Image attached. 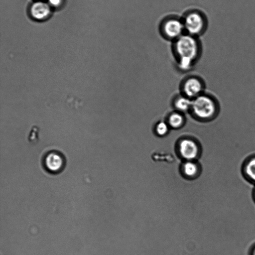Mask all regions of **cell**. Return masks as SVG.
<instances>
[{"label":"cell","mask_w":255,"mask_h":255,"mask_svg":"<svg viewBox=\"0 0 255 255\" xmlns=\"http://www.w3.org/2000/svg\"><path fill=\"white\" fill-rule=\"evenodd\" d=\"M184 29L192 36L203 32L206 26V21L203 14L197 11L188 12L183 20Z\"/></svg>","instance_id":"obj_3"},{"label":"cell","mask_w":255,"mask_h":255,"mask_svg":"<svg viewBox=\"0 0 255 255\" xmlns=\"http://www.w3.org/2000/svg\"><path fill=\"white\" fill-rule=\"evenodd\" d=\"M49 3L53 6H59L62 0H48Z\"/></svg>","instance_id":"obj_15"},{"label":"cell","mask_w":255,"mask_h":255,"mask_svg":"<svg viewBox=\"0 0 255 255\" xmlns=\"http://www.w3.org/2000/svg\"><path fill=\"white\" fill-rule=\"evenodd\" d=\"M203 89V82L195 77L188 78L183 82L182 85L183 95L191 99L202 94Z\"/></svg>","instance_id":"obj_6"},{"label":"cell","mask_w":255,"mask_h":255,"mask_svg":"<svg viewBox=\"0 0 255 255\" xmlns=\"http://www.w3.org/2000/svg\"><path fill=\"white\" fill-rule=\"evenodd\" d=\"M192 100L184 95L176 97L173 102L176 111L183 113L191 110Z\"/></svg>","instance_id":"obj_10"},{"label":"cell","mask_w":255,"mask_h":255,"mask_svg":"<svg viewBox=\"0 0 255 255\" xmlns=\"http://www.w3.org/2000/svg\"><path fill=\"white\" fill-rule=\"evenodd\" d=\"M44 164L49 172L57 173L60 171L64 167V158L58 152H49L44 159Z\"/></svg>","instance_id":"obj_7"},{"label":"cell","mask_w":255,"mask_h":255,"mask_svg":"<svg viewBox=\"0 0 255 255\" xmlns=\"http://www.w3.org/2000/svg\"><path fill=\"white\" fill-rule=\"evenodd\" d=\"M166 122L170 128L177 129L183 126L185 119L183 113L176 111L169 115Z\"/></svg>","instance_id":"obj_11"},{"label":"cell","mask_w":255,"mask_h":255,"mask_svg":"<svg viewBox=\"0 0 255 255\" xmlns=\"http://www.w3.org/2000/svg\"><path fill=\"white\" fill-rule=\"evenodd\" d=\"M30 11L34 18L41 20L45 18L49 15L50 8L46 3L38 1L33 4Z\"/></svg>","instance_id":"obj_8"},{"label":"cell","mask_w":255,"mask_h":255,"mask_svg":"<svg viewBox=\"0 0 255 255\" xmlns=\"http://www.w3.org/2000/svg\"><path fill=\"white\" fill-rule=\"evenodd\" d=\"M184 29L183 21L174 17L164 20L161 26L163 35L168 39L176 40L182 35Z\"/></svg>","instance_id":"obj_5"},{"label":"cell","mask_w":255,"mask_h":255,"mask_svg":"<svg viewBox=\"0 0 255 255\" xmlns=\"http://www.w3.org/2000/svg\"><path fill=\"white\" fill-rule=\"evenodd\" d=\"M252 255H255V247L252 250Z\"/></svg>","instance_id":"obj_16"},{"label":"cell","mask_w":255,"mask_h":255,"mask_svg":"<svg viewBox=\"0 0 255 255\" xmlns=\"http://www.w3.org/2000/svg\"><path fill=\"white\" fill-rule=\"evenodd\" d=\"M244 173L251 182L255 183V156L250 157L243 167Z\"/></svg>","instance_id":"obj_12"},{"label":"cell","mask_w":255,"mask_h":255,"mask_svg":"<svg viewBox=\"0 0 255 255\" xmlns=\"http://www.w3.org/2000/svg\"><path fill=\"white\" fill-rule=\"evenodd\" d=\"M180 156L187 160H194L199 156L200 148L198 142L190 138H184L177 145Z\"/></svg>","instance_id":"obj_4"},{"label":"cell","mask_w":255,"mask_h":255,"mask_svg":"<svg viewBox=\"0 0 255 255\" xmlns=\"http://www.w3.org/2000/svg\"><path fill=\"white\" fill-rule=\"evenodd\" d=\"M170 128L166 122L160 121L155 125V131L157 135L164 136L168 133Z\"/></svg>","instance_id":"obj_13"},{"label":"cell","mask_w":255,"mask_h":255,"mask_svg":"<svg viewBox=\"0 0 255 255\" xmlns=\"http://www.w3.org/2000/svg\"><path fill=\"white\" fill-rule=\"evenodd\" d=\"M38 130L37 128L36 127L33 128L32 130L29 134V136L28 138L29 141H35L37 140L38 138Z\"/></svg>","instance_id":"obj_14"},{"label":"cell","mask_w":255,"mask_h":255,"mask_svg":"<svg viewBox=\"0 0 255 255\" xmlns=\"http://www.w3.org/2000/svg\"><path fill=\"white\" fill-rule=\"evenodd\" d=\"M191 35H181L175 40L174 49L181 69H189L199 53L198 41Z\"/></svg>","instance_id":"obj_1"},{"label":"cell","mask_w":255,"mask_h":255,"mask_svg":"<svg viewBox=\"0 0 255 255\" xmlns=\"http://www.w3.org/2000/svg\"><path fill=\"white\" fill-rule=\"evenodd\" d=\"M191 111L197 118L209 121L217 114L218 105L213 98L202 94L192 99Z\"/></svg>","instance_id":"obj_2"},{"label":"cell","mask_w":255,"mask_h":255,"mask_svg":"<svg viewBox=\"0 0 255 255\" xmlns=\"http://www.w3.org/2000/svg\"><path fill=\"white\" fill-rule=\"evenodd\" d=\"M254 194H255V193H254Z\"/></svg>","instance_id":"obj_17"},{"label":"cell","mask_w":255,"mask_h":255,"mask_svg":"<svg viewBox=\"0 0 255 255\" xmlns=\"http://www.w3.org/2000/svg\"><path fill=\"white\" fill-rule=\"evenodd\" d=\"M181 171L185 177L193 178L199 175L200 167L194 160H187L182 164Z\"/></svg>","instance_id":"obj_9"}]
</instances>
